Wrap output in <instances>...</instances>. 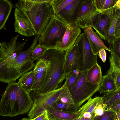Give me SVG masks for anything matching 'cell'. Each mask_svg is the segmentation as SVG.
Instances as JSON below:
<instances>
[{
	"label": "cell",
	"instance_id": "cell-1",
	"mask_svg": "<svg viewBox=\"0 0 120 120\" xmlns=\"http://www.w3.org/2000/svg\"><path fill=\"white\" fill-rule=\"evenodd\" d=\"M29 93L17 82L8 84L2 94L0 102V115L12 117L30 111L33 104Z\"/></svg>",
	"mask_w": 120,
	"mask_h": 120
},
{
	"label": "cell",
	"instance_id": "cell-2",
	"mask_svg": "<svg viewBox=\"0 0 120 120\" xmlns=\"http://www.w3.org/2000/svg\"><path fill=\"white\" fill-rule=\"evenodd\" d=\"M51 0H19L15 5L29 20L39 37L54 15Z\"/></svg>",
	"mask_w": 120,
	"mask_h": 120
},
{
	"label": "cell",
	"instance_id": "cell-3",
	"mask_svg": "<svg viewBox=\"0 0 120 120\" xmlns=\"http://www.w3.org/2000/svg\"><path fill=\"white\" fill-rule=\"evenodd\" d=\"M36 36L30 47L21 52L15 58L0 69V81L8 84L16 83L23 74L33 69L36 65L30 56L37 44Z\"/></svg>",
	"mask_w": 120,
	"mask_h": 120
},
{
	"label": "cell",
	"instance_id": "cell-4",
	"mask_svg": "<svg viewBox=\"0 0 120 120\" xmlns=\"http://www.w3.org/2000/svg\"><path fill=\"white\" fill-rule=\"evenodd\" d=\"M65 53V51L56 48L48 49L45 52L42 58L50 62V68L42 87L37 94L57 89L65 79L64 64Z\"/></svg>",
	"mask_w": 120,
	"mask_h": 120
},
{
	"label": "cell",
	"instance_id": "cell-5",
	"mask_svg": "<svg viewBox=\"0 0 120 120\" xmlns=\"http://www.w3.org/2000/svg\"><path fill=\"white\" fill-rule=\"evenodd\" d=\"M68 25L55 14L39 37L38 44L48 49H55L61 41Z\"/></svg>",
	"mask_w": 120,
	"mask_h": 120
},
{
	"label": "cell",
	"instance_id": "cell-6",
	"mask_svg": "<svg viewBox=\"0 0 120 120\" xmlns=\"http://www.w3.org/2000/svg\"><path fill=\"white\" fill-rule=\"evenodd\" d=\"M87 70L82 71L81 76L71 93L78 109L86 101L99 91L100 85H92L86 81Z\"/></svg>",
	"mask_w": 120,
	"mask_h": 120
},
{
	"label": "cell",
	"instance_id": "cell-7",
	"mask_svg": "<svg viewBox=\"0 0 120 120\" xmlns=\"http://www.w3.org/2000/svg\"><path fill=\"white\" fill-rule=\"evenodd\" d=\"M62 86L60 88L45 93L37 94L27 115L30 119H34L43 113L49 106L57 100Z\"/></svg>",
	"mask_w": 120,
	"mask_h": 120
},
{
	"label": "cell",
	"instance_id": "cell-8",
	"mask_svg": "<svg viewBox=\"0 0 120 120\" xmlns=\"http://www.w3.org/2000/svg\"><path fill=\"white\" fill-rule=\"evenodd\" d=\"M20 34L12 38L8 42H0V69L15 58L22 52L28 39L17 41Z\"/></svg>",
	"mask_w": 120,
	"mask_h": 120
},
{
	"label": "cell",
	"instance_id": "cell-9",
	"mask_svg": "<svg viewBox=\"0 0 120 120\" xmlns=\"http://www.w3.org/2000/svg\"><path fill=\"white\" fill-rule=\"evenodd\" d=\"M74 44L78 45L80 53L81 71L87 70L97 63V55L94 54L92 52L84 32L80 34Z\"/></svg>",
	"mask_w": 120,
	"mask_h": 120
},
{
	"label": "cell",
	"instance_id": "cell-10",
	"mask_svg": "<svg viewBox=\"0 0 120 120\" xmlns=\"http://www.w3.org/2000/svg\"><path fill=\"white\" fill-rule=\"evenodd\" d=\"M116 8L115 5L112 8L100 12L94 19L92 27L95 30V32L105 41H107L108 30Z\"/></svg>",
	"mask_w": 120,
	"mask_h": 120
},
{
	"label": "cell",
	"instance_id": "cell-11",
	"mask_svg": "<svg viewBox=\"0 0 120 120\" xmlns=\"http://www.w3.org/2000/svg\"><path fill=\"white\" fill-rule=\"evenodd\" d=\"M99 12L95 6L94 0H84L77 19L78 25L83 29L87 27H92L94 19Z\"/></svg>",
	"mask_w": 120,
	"mask_h": 120
},
{
	"label": "cell",
	"instance_id": "cell-12",
	"mask_svg": "<svg viewBox=\"0 0 120 120\" xmlns=\"http://www.w3.org/2000/svg\"><path fill=\"white\" fill-rule=\"evenodd\" d=\"M14 15L15 32L21 35L28 37L34 35L37 36L29 20L20 10L16 7Z\"/></svg>",
	"mask_w": 120,
	"mask_h": 120
},
{
	"label": "cell",
	"instance_id": "cell-13",
	"mask_svg": "<svg viewBox=\"0 0 120 120\" xmlns=\"http://www.w3.org/2000/svg\"><path fill=\"white\" fill-rule=\"evenodd\" d=\"M50 62L42 58L37 61L33 70L35 80L32 90L37 94L42 87L45 79L47 73L50 68Z\"/></svg>",
	"mask_w": 120,
	"mask_h": 120
},
{
	"label": "cell",
	"instance_id": "cell-14",
	"mask_svg": "<svg viewBox=\"0 0 120 120\" xmlns=\"http://www.w3.org/2000/svg\"><path fill=\"white\" fill-rule=\"evenodd\" d=\"M81 31L77 22L68 25L61 41L55 48L65 51L74 45Z\"/></svg>",
	"mask_w": 120,
	"mask_h": 120
},
{
	"label": "cell",
	"instance_id": "cell-15",
	"mask_svg": "<svg viewBox=\"0 0 120 120\" xmlns=\"http://www.w3.org/2000/svg\"><path fill=\"white\" fill-rule=\"evenodd\" d=\"M65 52L64 68L66 75L75 70H80L81 55L78 45L74 44Z\"/></svg>",
	"mask_w": 120,
	"mask_h": 120
},
{
	"label": "cell",
	"instance_id": "cell-16",
	"mask_svg": "<svg viewBox=\"0 0 120 120\" xmlns=\"http://www.w3.org/2000/svg\"><path fill=\"white\" fill-rule=\"evenodd\" d=\"M83 1L74 0L55 15L68 25L76 22L79 10Z\"/></svg>",
	"mask_w": 120,
	"mask_h": 120
},
{
	"label": "cell",
	"instance_id": "cell-17",
	"mask_svg": "<svg viewBox=\"0 0 120 120\" xmlns=\"http://www.w3.org/2000/svg\"><path fill=\"white\" fill-rule=\"evenodd\" d=\"M94 54L97 55L99 51L103 49L110 51L106 46L101 39L96 34L91 27H87L83 29Z\"/></svg>",
	"mask_w": 120,
	"mask_h": 120
},
{
	"label": "cell",
	"instance_id": "cell-18",
	"mask_svg": "<svg viewBox=\"0 0 120 120\" xmlns=\"http://www.w3.org/2000/svg\"><path fill=\"white\" fill-rule=\"evenodd\" d=\"M111 53L109 57L110 67L106 74H111L118 88L120 86V59L113 53Z\"/></svg>",
	"mask_w": 120,
	"mask_h": 120
},
{
	"label": "cell",
	"instance_id": "cell-19",
	"mask_svg": "<svg viewBox=\"0 0 120 120\" xmlns=\"http://www.w3.org/2000/svg\"><path fill=\"white\" fill-rule=\"evenodd\" d=\"M102 77L101 67L97 63L87 70L86 81L91 84L100 85Z\"/></svg>",
	"mask_w": 120,
	"mask_h": 120
},
{
	"label": "cell",
	"instance_id": "cell-20",
	"mask_svg": "<svg viewBox=\"0 0 120 120\" xmlns=\"http://www.w3.org/2000/svg\"><path fill=\"white\" fill-rule=\"evenodd\" d=\"M118 88L115 79L111 74H106V75L102 76L98 91L100 94L113 91Z\"/></svg>",
	"mask_w": 120,
	"mask_h": 120
},
{
	"label": "cell",
	"instance_id": "cell-21",
	"mask_svg": "<svg viewBox=\"0 0 120 120\" xmlns=\"http://www.w3.org/2000/svg\"><path fill=\"white\" fill-rule=\"evenodd\" d=\"M13 5L8 0H0V30L5 26Z\"/></svg>",
	"mask_w": 120,
	"mask_h": 120
},
{
	"label": "cell",
	"instance_id": "cell-22",
	"mask_svg": "<svg viewBox=\"0 0 120 120\" xmlns=\"http://www.w3.org/2000/svg\"><path fill=\"white\" fill-rule=\"evenodd\" d=\"M49 119H56L64 120H72L78 118L77 113H71L56 109L51 106L46 109Z\"/></svg>",
	"mask_w": 120,
	"mask_h": 120
},
{
	"label": "cell",
	"instance_id": "cell-23",
	"mask_svg": "<svg viewBox=\"0 0 120 120\" xmlns=\"http://www.w3.org/2000/svg\"><path fill=\"white\" fill-rule=\"evenodd\" d=\"M103 102L102 96L91 98L78 109L77 113L79 116L84 113H89L94 116V112L95 107L98 105Z\"/></svg>",
	"mask_w": 120,
	"mask_h": 120
},
{
	"label": "cell",
	"instance_id": "cell-24",
	"mask_svg": "<svg viewBox=\"0 0 120 120\" xmlns=\"http://www.w3.org/2000/svg\"><path fill=\"white\" fill-rule=\"evenodd\" d=\"M35 80V75L32 70L22 75L19 79L17 83L22 88L29 93L32 90Z\"/></svg>",
	"mask_w": 120,
	"mask_h": 120
},
{
	"label": "cell",
	"instance_id": "cell-25",
	"mask_svg": "<svg viewBox=\"0 0 120 120\" xmlns=\"http://www.w3.org/2000/svg\"><path fill=\"white\" fill-rule=\"evenodd\" d=\"M82 71L76 70L66 75L65 81L63 84L68 88L71 93L80 79Z\"/></svg>",
	"mask_w": 120,
	"mask_h": 120
},
{
	"label": "cell",
	"instance_id": "cell-26",
	"mask_svg": "<svg viewBox=\"0 0 120 120\" xmlns=\"http://www.w3.org/2000/svg\"><path fill=\"white\" fill-rule=\"evenodd\" d=\"M102 96L104 103L108 108L111 105L120 102V86L115 91L105 93Z\"/></svg>",
	"mask_w": 120,
	"mask_h": 120
},
{
	"label": "cell",
	"instance_id": "cell-27",
	"mask_svg": "<svg viewBox=\"0 0 120 120\" xmlns=\"http://www.w3.org/2000/svg\"><path fill=\"white\" fill-rule=\"evenodd\" d=\"M120 17V8H118L116 7L115 13L111 22L107 33V41L109 45L111 44L116 38L114 35L115 30L117 21Z\"/></svg>",
	"mask_w": 120,
	"mask_h": 120
},
{
	"label": "cell",
	"instance_id": "cell-28",
	"mask_svg": "<svg viewBox=\"0 0 120 120\" xmlns=\"http://www.w3.org/2000/svg\"><path fill=\"white\" fill-rule=\"evenodd\" d=\"M51 106L56 109L71 113H77L78 109L75 103L69 104L55 102Z\"/></svg>",
	"mask_w": 120,
	"mask_h": 120
},
{
	"label": "cell",
	"instance_id": "cell-29",
	"mask_svg": "<svg viewBox=\"0 0 120 120\" xmlns=\"http://www.w3.org/2000/svg\"><path fill=\"white\" fill-rule=\"evenodd\" d=\"M62 87L58 98L55 102H60L66 104L74 103V101L68 88L64 85Z\"/></svg>",
	"mask_w": 120,
	"mask_h": 120
},
{
	"label": "cell",
	"instance_id": "cell-30",
	"mask_svg": "<svg viewBox=\"0 0 120 120\" xmlns=\"http://www.w3.org/2000/svg\"><path fill=\"white\" fill-rule=\"evenodd\" d=\"M117 0H94L95 6L99 12L114 7Z\"/></svg>",
	"mask_w": 120,
	"mask_h": 120
},
{
	"label": "cell",
	"instance_id": "cell-31",
	"mask_svg": "<svg viewBox=\"0 0 120 120\" xmlns=\"http://www.w3.org/2000/svg\"><path fill=\"white\" fill-rule=\"evenodd\" d=\"M74 0H51L50 4L55 15L64 8Z\"/></svg>",
	"mask_w": 120,
	"mask_h": 120
},
{
	"label": "cell",
	"instance_id": "cell-32",
	"mask_svg": "<svg viewBox=\"0 0 120 120\" xmlns=\"http://www.w3.org/2000/svg\"><path fill=\"white\" fill-rule=\"evenodd\" d=\"M48 49L38 44L32 52L30 58L33 61L39 60Z\"/></svg>",
	"mask_w": 120,
	"mask_h": 120
},
{
	"label": "cell",
	"instance_id": "cell-33",
	"mask_svg": "<svg viewBox=\"0 0 120 120\" xmlns=\"http://www.w3.org/2000/svg\"><path fill=\"white\" fill-rule=\"evenodd\" d=\"M110 52H112L120 59V37L116 38L109 48Z\"/></svg>",
	"mask_w": 120,
	"mask_h": 120
},
{
	"label": "cell",
	"instance_id": "cell-34",
	"mask_svg": "<svg viewBox=\"0 0 120 120\" xmlns=\"http://www.w3.org/2000/svg\"><path fill=\"white\" fill-rule=\"evenodd\" d=\"M117 119L116 113L107 109L102 115L96 117L94 120H116Z\"/></svg>",
	"mask_w": 120,
	"mask_h": 120
},
{
	"label": "cell",
	"instance_id": "cell-35",
	"mask_svg": "<svg viewBox=\"0 0 120 120\" xmlns=\"http://www.w3.org/2000/svg\"><path fill=\"white\" fill-rule=\"evenodd\" d=\"M107 109H108L106 104L104 102L98 105L95 107L94 112L95 118L102 115L105 110Z\"/></svg>",
	"mask_w": 120,
	"mask_h": 120
},
{
	"label": "cell",
	"instance_id": "cell-36",
	"mask_svg": "<svg viewBox=\"0 0 120 120\" xmlns=\"http://www.w3.org/2000/svg\"><path fill=\"white\" fill-rule=\"evenodd\" d=\"M31 120H50L46 110L43 113Z\"/></svg>",
	"mask_w": 120,
	"mask_h": 120
},
{
	"label": "cell",
	"instance_id": "cell-37",
	"mask_svg": "<svg viewBox=\"0 0 120 120\" xmlns=\"http://www.w3.org/2000/svg\"><path fill=\"white\" fill-rule=\"evenodd\" d=\"M114 35L116 38L120 37V17L118 18L116 24Z\"/></svg>",
	"mask_w": 120,
	"mask_h": 120
},
{
	"label": "cell",
	"instance_id": "cell-38",
	"mask_svg": "<svg viewBox=\"0 0 120 120\" xmlns=\"http://www.w3.org/2000/svg\"><path fill=\"white\" fill-rule=\"evenodd\" d=\"M108 109L115 113L120 111V102L114 104L110 106Z\"/></svg>",
	"mask_w": 120,
	"mask_h": 120
},
{
	"label": "cell",
	"instance_id": "cell-39",
	"mask_svg": "<svg viewBox=\"0 0 120 120\" xmlns=\"http://www.w3.org/2000/svg\"><path fill=\"white\" fill-rule=\"evenodd\" d=\"M98 53L100 58L103 63H105L106 56V53L105 50L103 49H101L99 51Z\"/></svg>",
	"mask_w": 120,
	"mask_h": 120
},
{
	"label": "cell",
	"instance_id": "cell-40",
	"mask_svg": "<svg viewBox=\"0 0 120 120\" xmlns=\"http://www.w3.org/2000/svg\"><path fill=\"white\" fill-rule=\"evenodd\" d=\"M115 6L118 8H120V0H117Z\"/></svg>",
	"mask_w": 120,
	"mask_h": 120
},
{
	"label": "cell",
	"instance_id": "cell-41",
	"mask_svg": "<svg viewBox=\"0 0 120 120\" xmlns=\"http://www.w3.org/2000/svg\"><path fill=\"white\" fill-rule=\"evenodd\" d=\"M117 119L120 120V111L116 113Z\"/></svg>",
	"mask_w": 120,
	"mask_h": 120
},
{
	"label": "cell",
	"instance_id": "cell-42",
	"mask_svg": "<svg viewBox=\"0 0 120 120\" xmlns=\"http://www.w3.org/2000/svg\"><path fill=\"white\" fill-rule=\"evenodd\" d=\"M31 120V119H30V118L26 117L22 118L21 120Z\"/></svg>",
	"mask_w": 120,
	"mask_h": 120
},
{
	"label": "cell",
	"instance_id": "cell-43",
	"mask_svg": "<svg viewBox=\"0 0 120 120\" xmlns=\"http://www.w3.org/2000/svg\"><path fill=\"white\" fill-rule=\"evenodd\" d=\"M50 120H64L59 119H49Z\"/></svg>",
	"mask_w": 120,
	"mask_h": 120
},
{
	"label": "cell",
	"instance_id": "cell-44",
	"mask_svg": "<svg viewBox=\"0 0 120 120\" xmlns=\"http://www.w3.org/2000/svg\"><path fill=\"white\" fill-rule=\"evenodd\" d=\"M116 120H120L118 119H117Z\"/></svg>",
	"mask_w": 120,
	"mask_h": 120
},
{
	"label": "cell",
	"instance_id": "cell-45",
	"mask_svg": "<svg viewBox=\"0 0 120 120\" xmlns=\"http://www.w3.org/2000/svg\"></svg>",
	"mask_w": 120,
	"mask_h": 120
}]
</instances>
